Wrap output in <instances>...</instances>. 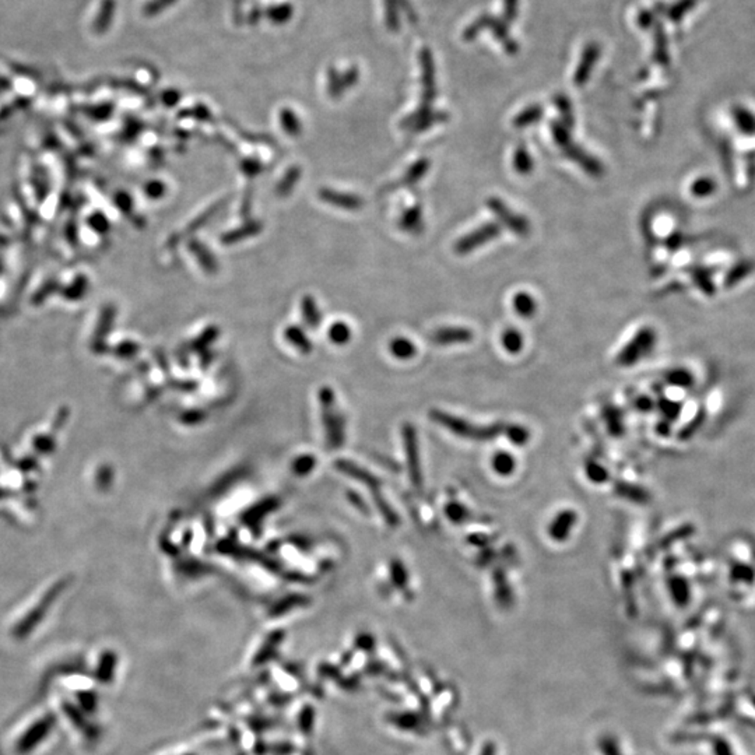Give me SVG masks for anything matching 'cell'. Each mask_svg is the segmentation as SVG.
<instances>
[{
	"label": "cell",
	"mask_w": 755,
	"mask_h": 755,
	"mask_svg": "<svg viewBox=\"0 0 755 755\" xmlns=\"http://www.w3.org/2000/svg\"><path fill=\"white\" fill-rule=\"evenodd\" d=\"M431 415V420L437 424H439L441 427L449 430L452 434L460 437V438H466V439H473V441H489V439H493L496 437H498L500 434L505 432V427L503 424H494V425H477V424H473V422H469L466 421L465 418H460V417H455L452 414H448L445 411H441V410H432L430 413Z\"/></svg>",
	"instance_id": "1"
},
{
	"label": "cell",
	"mask_w": 755,
	"mask_h": 755,
	"mask_svg": "<svg viewBox=\"0 0 755 755\" xmlns=\"http://www.w3.org/2000/svg\"><path fill=\"white\" fill-rule=\"evenodd\" d=\"M551 134H553L555 144L562 150V153L575 164H578L581 168H583V171L588 175L595 176V178H600L603 175L605 167L602 165V162L596 160L595 157H592L591 154H588L583 148H581L572 141L569 129L567 126L560 122H553Z\"/></svg>",
	"instance_id": "2"
},
{
	"label": "cell",
	"mask_w": 755,
	"mask_h": 755,
	"mask_svg": "<svg viewBox=\"0 0 755 755\" xmlns=\"http://www.w3.org/2000/svg\"><path fill=\"white\" fill-rule=\"evenodd\" d=\"M319 401L322 407L323 425L326 428L328 445L333 449L340 448L344 441V422L343 417L337 411L332 389L322 387L319 392Z\"/></svg>",
	"instance_id": "3"
},
{
	"label": "cell",
	"mask_w": 755,
	"mask_h": 755,
	"mask_svg": "<svg viewBox=\"0 0 755 755\" xmlns=\"http://www.w3.org/2000/svg\"><path fill=\"white\" fill-rule=\"evenodd\" d=\"M656 343V335L653 329L643 328L640 329L626 344L617 356V364L621 367H632L645 356H647Z\"/></svg>",
	"instance_id": "4"
},
{
	"label": "cell",
	"mask_w": 755,
	"mask_h": 755,
	"mask_svg": "<svg viewBox=\"0 0 755 755\" xmlns=\"http://www.w3.org/2000/svg\"><path fill=\"white\" fill-rule=\"evenodd\" d=\"M55 723H56V718L49 714V715H45L44 718H41L39 721H37L32 726H30L27 729V732L18 739L17 744H15V750L18 754L24 755L28 754L30 751H32L34 749H37L39 746V743L42 740H45L49 733L52 732V729L55 728Z\"/></svg>",
	"instance_id": "5"
},
{
	"label": "cell",
	"mask_w": 755,
	"mask_h": 755,
	"mask_svg": "<svg viewBox=\"0 0 755 755\" xmlns=\"http://www.w3.org/2000/svg\"><path fill=\"white\" fill-rule=\"evenodd\" d=\"M501 234V228L498 224L487 223L479 228H476L473 233L466 234L455 244V252L460 256L472 253L475 250L494 241Z\"/></svg>",
	"instance_id": "6"
},
{
	"label": "cell",
	"mask_w": 755,
	"mask_h": 755,
	"mask_svg": "<svg viewBox=\"0 0 755 755\" xmlns=\"http://www.w3.org/2000/svg\"><path fill=\"white\" fill-rule=\"evenodd\" d=\"M487 207L490 209L491 213H494V214L498 217V220L503 223V226H505L508 230H510L512 233H515V234L519 235V237H526V235H529V233H530V224H529V221H527L524 217H522V216L513 213V212L503 203L501 199H498V198H490V199L487 200Z\"/></svg>",
	"instance_id": "7"
},
{
	"label": "cell",
	"mask_w": 755,
	"mask_h": 755,
	"mask_svg": "<svg viewBox=\"0 0 755 755\" xmlns=\"http://www.w3.org/2000/svg\"><path fill=\"white\" fill-rule=\"evenodd\" d=\"M403 439H404V449L407 453V466H408L411 482L417 487H420L421 486V467H420L417 435H415V430L408 424L403 427Z\"/></svg>",
	"instance_id": "8"
},
{
	"label": "cell",
	"mask_w": 755,
	"mask_h": 755,
	"mask_svg": "<svg viewBox=\"0 0 755 755\" xmlns=\"http://www.w3.org/2000/svg\"><path fill=\"white\" fill-rule=\"evenodd\" d=\"M576 522H578L576 512L572 509H564L551 519L547 527V534L550 536L551 540L562 543L569 538Z\"/></svg>",
	"instance_id": "9"
},
{
	"label": "cell",
	"mask_w": 755,
	"mask_h": 755,
	"mask_svg": "<svg viewBox=\"0 0 755 755\" xmlns=\"http://www.w3.org/2000/svg\"><path fill=\"white\" fill-rule=\"evenodd\" d=\"M62 711L65 712V715L70 719V722L73 723V726L82 732V735L87 739V740H97L98 736H100V729L90 723L86 716L83 715L82 709H79L77 706H75L73 704L70 702H63L62 704Z\"/></svg>",
	"instance_id": "10"
},
{
	"label": "cell",
	"mask_w": 755,
	"mask_h": 755,
	"mask_svg": "<svg viewBox=\"0 0 755 755\" xmlns=\"http://www.w3.org/2000/svg\"><path fill=\"white\" fill-rule=\"evenodd\" d=\"M473 340V332L466 328H442L432 335V342L438 346L467 344Z\"/></svg>",
	"instance_id": "11"
},
{
	"label": "cell",
	"mask_w": 755,
	"mask_h": 755,
	"mask_svg": "<svg viewBox=\"0 0 755 755\" xmlns=\"http://www.w3.org/2000/svg\"><path fill=\"white\" fill-rule=\"evenodd\" d=\"M335 465H336V467H337L339 472H342V473L350 476L351 479H354V480H357V482L363 483V484H366V486L370 487L373 491L377 490L378 487H379V480H378L375 476H373V475H371L370 472H367L366 469L359 467V466L354 465L353 462H350V460H343V459H342V460H337Z\"/></svg>",
	"instance_id": "12"
},
{
	"label": "cell",
	"mask_w": 755,
	"mask_h": 755,
	"mask_svg": "<svg viewBox=\"0 0 755 755\" xmlns=\"http://www.w3.org/2000/svg\"><path fill=\"white\" fill-rule=\"evenodd\" d=\"M117 663H118V657H117L115 652H111V650L104 652L101 654V657H100L98 666H97L96 673H94L96 680L103 683V684L111 683L114 680Z\"/></svg>",
	"instance_id": "13"
},
{
	"label": "cell",
	"mask_w": 755,
	"mask_h": 755,
	"mask_svg": "<svg viewBox=\"0 0 755 755\" xmlns=\"http://www.w3.org/2000/svg\"><path fill=\"white\" fill-rule=\"evenodd\" d=\"M278 506V501L274 500V498H269V500H264L262 503L254 505L253 508H251L248 512L244 513L243 516V522L251 527H256L262 519L269 515L270 512H273L276 508Z\"/></svg>",
	"instance_id": "14"
},
{
	"label": "cell",
	"mask_w": 755,
	"mask_h": 755,
	"mask_svg": "<svg viewBox=\"0 0 755 755\" xmlns=\"http://www.w3.org/2000/svg\"><path fill=\"white\" fill-rule=\"evenodd\" d=\"M512 305H513L515 312L523 318H530L537 311V302L529 292H524V291H520L513 295Z\"/></svg>",
	"instance_id": "15"
},
{
	"label": "cell",
	"mask_w": 755,
	"mask_h": 755,
	"mask_svg": "<svg viewBox=\"0 0 755 755\" xmlns=\"http://www.w3.org/2000/svg\"><path fill=\"white\" fill-rule=\"evenodd\" d=\"M491 467L493 470L500 475L501 477H508L510 476L515 469H516V460L515 458L509 453V452H503V451H498L493 458H491Z\"/></svg>",
	"instance_id": "16"
},
{
	"label": "cell",
	"mask_w": 755,
	"mask_h": 755,
	"mask_svg": "<svg viewBox=\"0 0 755 755\" xmlns=\"http://www.w3.org/2000/svg\"><path fill=\"white\" fill-rule=\"evenodd\" d=\"M513 169L519 175H529L533 169V158L524 144H519L513 153Z\"/></svg>",
	"instance_id": "17"
},
{
	"label": "cell",
	"mask_w": 755,
	"mask_h": 755,
	"mask_svg": "<svg viewBox=\"0 0 755 755\" xmlns=\"http://www.w3.org/2000/svg\"><path fill=\"white\" fill-rule=\"evenodd\" d=\"M390 354L399 360H410L415 356V346L406 337H396L389 344Z\"/></svg>",
	"instance_id": "18"
},
{
	"label": "cell",
	"mask_w": 755,
	"mask_h": 755,
	"mask_svg": "<svg viewBox=\"0 0 755 755\" xmlns=\"http://www.w3.org/2000/svg\"><path fill=\"white\" fill-rule=\"evenodd\" d=\"M501 344L509 354H517L523 349V336L517 329H506L501 335Z\"/></svg>",
	"instance_id": "19"
},
{
	"label": "cell",
	"mask_w": 755,
	"mask_h": 755,
	"mask_svg": "<svg viewBox=\"0 0 755 755\" xmlns=\"http://www.w3.org/2000/svg\"><path fill=\"white\" fill-rule=\"evenodd\" d=\"M596 58H598V49H588V53L585 55L583 58V62L581 63V66L578 67L576 70V76H575V83L576 86H583L585 82L588 80L589 75H591V70L596 62Z\"/></svg>",
	"instance_id": "20"
},
{
	"label": "cell",
	"mask_w": 755,
	"mask_h": 755,
	"mask_svg": "<svg viewBox=\"0 0 755 755\" xmlns=\"http://www.w3.org/2000/svg\"><path fill=\"white\" fill-rule=\"evenodd\" d=\"M543 117V110L541 107L538 105H533L527 110H523L515 120H513V126L517 127V129H523L526 126L533 125L536 122H538Z\"/></svg>",
	"instance_id": "21"
},
{
	"label": "cell",
	"mask_w": 755,
	"mask_h": 755,
	"mask_svg": "<svg viewBox=\"0 0 755 755\" xmlns=\"http://www.w3.org/2000/svg\"><path fill=\"white\" fill-rule=\"evenodd\" d=\"M506 438L513 444V445H517V446H522V445H526L529 438H530V432L527 428L522 427V425H517V424H512V425H506L505 427V432Z\"/></svg>",
	"instance_id": "22"
},
{
	"label": "cell",
	"mask_w": 755,
	"mask_h": 755,
	"mask_svg": "<svg viewBox=\"0 0 755 755\" xmlns=\"http://www.w3.org/2000/svg\"><path fill=\"white\" fill-rule=\"evenodd\" d=\"M401 227L406 230V231H411V233H417L422 228V216H421V210L418 207H413L410 209L404 217L401 219Z\"/></svg>",
	"instance_id": "23"
},
{
	"label": "cell",
	"mask_w": 755,
	"mask_h": 755,
	"mask_svg": "<svg viewBox=\"0 0 755 755\" xmlns=\"http://www.w3.org/2000/svg\"><path fill=\"white\" fill-rule=\"evenodd\" d=\"M390 578H392V582L394 583L396 588L406 589L407 582H408V574H407L404 565L397 560H393L390 562Z\"/></svg>",
	"instance_id": "24"
},
{
	"label": "cell",
	"mask_w": 755,
	"mask_h": 755,
	"mask_svg": "<svg viewBox=\"0 0 755 755\" xmlns=\"http://www.w3.org/2000/svg\"><path fill=\"white\" fill-rule=\"evenodd\" d=\"M445 515L452 523H463L469 519L470 512L459 503H449L445 506Z\"/></svg>",
	"instance_id": "25"
},
{
	"label": "cell",
	"mask_w": 755,
	"mask_h": 755,
	"mask_svg": "<svg viewBox=\"0 0 755 755\" xmlns=\"http://www.w3.org/2000/svg\"><path fill=\"white\" fill-rule=\"evenodd\" d=\"M315 458L311 455H302L292 462V472L297 476H306L315 469Z\"/></svg>",
	"instance_id": "26"
},
{
	"label": "cell",
	"mask_w": 755,
	"mask_h": 755,
	"mask_svg": "<svg viewBox=\"0 0 755 755\" xmlns=\"http://www.w3.org/2000/svg\"><path fill=\"white\" fill-rule=\"evenodd\" d=\"M374 493V501L377 503L378 509L379 512L382 513L385 522L389 524V526H396L399 523V517L397 515L390 509V506L386 503V501L383 500V497L378 493L377 490L373 491Z\"/></svg>",
	"instance_id": "27"
},
{
	"label": "cell",
	"mask_w": 755,
	"mask_h": 755,
	"mask_svg": "<svg viewBox=\"0 0 755 755\" xmlns=\"http://www.w3.org/2000/svg\"><path fill=\"white\" fill-rule=\"evenodd\" d=\"M666 379L670 385L673 386H677V387H690V385H692V377L688 371L685 370H674V371H670Z\"/></svg>",
	"instance_id": "28"
},
{
	"label": "cell",
	"mask_w": 755,
	"mask_h": 755,
	"mask_svg": "<svg viewBox=\"0 0 755 755\" xmlns=\"http://www.w3.org/2000/svg\"><path fill=\"white\" fill-rule=\"evenodd\" d=\"M77 698H79V704L82 706V709L87 714H94L96 709H97V705H98V698L96 695V692L93 691H80L77 692Z\"/></svg>",
	"instance_id": "29"
},
{
	"label": "cell",
	"mask_w": 755,
	"mask_h": 755,
	"mask_svg": "<svg viewBox=\"0 0 755 755\" xmlns=\"http://www.w3.org/2000/svg\"><path fill=\"white\" fill-rule=\"evenodd\" d=\"M555 107L557 110L560 111L561 117H562V121H564V125L567 127L574 125V112H572V107L569 104V101L564 97V96H558L555 98Z\"/></svg>",
	"instance_id": "30"
},
{
	"label": "cell",
	"mask_w": 755,
	"mask_h": 755,
	"mask_svg": "<svg viewBox=\"0 0 755 755\" xmlns=\"http://www.w3.org/2000/svg\"><path fill=\"white\" fill-rule=\"evenodd\" d=\"M586 475H588V479H589L591 482L596 483V484L605 483V482H607V479H609V473H607V470H606L603 466H600L599 463H596V462H591V463H588V466H586Z\"/></svg>",
	"instance_id": "31"
},
{
	"label": "cell",
	"mask_w": 755,
	"mask_h": 755,
	"mask_svg": "<svg viewBox=\"0 0 755 755\" xmlns=\"http://www.w3.org/2000/svg\"><path fill=\"white\" fill-rule=\"evenodd\" d=\"M619 493L623 497L632 500L635 503H643V501L647 500V493L645 490H642L639 487H635V486H629V484H621L619 487Z\"/></svg>",
	"instance_id": "32"
},
{
	"label": "cell",
	"mask_w": 755,
	"mask_h": 755,
	"mask_svg": "<svg viewBox=\"0 0 755 755\" xmlns=\"http://www.w3.org/2000/svg\"><path fill=\"white\" fill-rule=\"evenodd\" d=\"M329 336L335 344H346L350 339V329L344 323H336L330 328Z\"/></svg>",
	"instance_id": "33"
},
{
	"label": "cell",
	"mask_w": 755,
	"mask_h": 755,
	"mask_svg": "<svg viewBox=\"0 0 755 755\" xmlns=\"http://www.w3.org/2000/svg\"><path fill=\"white\" fill-rule=\"evenodd\" d=\"M428 168H430V161L428 160H420L417 164H414L408 169L404 181L406 182H417V181H420L427 174Z\"/></svg>",
	"instance_id": "34"
},
{
	"label": "cell",
	"mask_w": 755,
	"mask_h": 755,
	"mask_svg": "<svg viewBox=\"0 0 755 755\" xmlns=\"http://www.w3.org/2000/svg\"><path fill=\"white\" fill-rule=\"evenodd\" d=\"M305 598H301V596H288L285 598L284 600L278 602L274 609H273V614L274 616H280V614H284L285 612H288L290 609L295 607V606H299V605H304V600Z\"/></svg>",
	"instance_id": "35"
},
{
	"label": "cell",
	"mask_w": 755,
	"mask_h": 755,
	"mask_svg": "<svg viewBox=\"0 0 755 755\" xmlns=\"http://www.w3.org/2000/svg\"><path fill=\"white\" fill-rule=\"evenodd\" d=\"M287 337H288V340L292 342V344H295L299 350H302V351H305V353L311 350V344H309L306 336H305L302 332H299V329H297V328L288 329V330H287Z\"/></svg>",
	"instance_id": "36"
},
{
	"label": "cell",
	"mask_w": 755,
	"mask_h": 755,
	"mask_svg": "<svg viewBox=\"0 0 755 755\" xmlns=\"http://www.w3.org/2000/svg\"><path fill=\"white\" fill-rule=\"evenodd\" d=\"M202 418H203V414H202L200 411H198V410L186 411V413H183V415H182V421L186 422V424H195V422H199V421H202Z\"/></svg>",
	"instance_id": "37"
},
{
	"label": "cell",
	"mask_w": 755,
	"mask_h": 755,
	"mask_svg": "<svg viewBox=\"0 0 755 755\" xmlns=\"http://www.w3.org/2000/svg\"><path fill=\"white\" fill-rule=\"evenodd\" d=\"M349 498H350V503H354L361 512H367V505H366V503L361 500L360 496H357V494H354V493H350V494H349Z\"/></svg>",
	"instance_id": "38"
},
{
	"label": "cell",
	"mask_w": 755,
	"mask_h": 755,
	"mask_svg": "<svg viewBox=\"0 0 755 755\" xmlns=\"http://www.w3.org/2000/svg\"><path fill=\"white\" fill-rule=\"evenodd\" d=\"M636 407L639 410H643V411H650L652 407H653V403L650 399L647 397H640L638 401H636Z\"/></svg>",
	"instance_id": "39"
}]
</instances>
